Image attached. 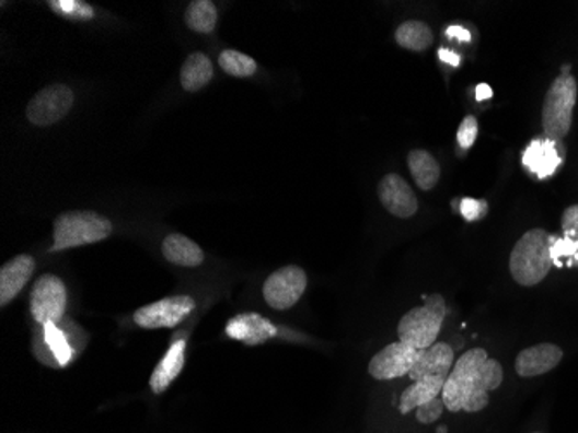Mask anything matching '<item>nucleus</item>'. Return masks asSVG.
Instances as JSON below:
<instances>
[{
	"label": "nucleus",
	"instance_id": "nucleus-14",
	"mask_svg": "<svg viewBox=\"0 0 578 433\" xmlns=\"http://www.w3.org/2000/svg\"><path fill=\"white\" fill-rule=\"evenodd\" d=\"M226 335L232 340L255 347L276 337L277 329L269 319H265L261 314L246 313L232 317L226 326Z\"/></svg>",
	"mask_w": 578,
	"mask_h": 433
},
{
	"label": "nucleus",
	"instance_id": "nucleus-35",
	"mask_svg": "<svg viewBox=\"0 0 578 433\" xmlns=\"http://www.w3.org/2000/svg\"><path fill=\"white\" fill-rule=\"evenodd\" d=\"M532 433H544V432H532Z\"/></svg>",
	"mask_w": 578,
	"mask_h": 433
},
{
	"label": "nucleus",
	"instance_id": "nucleus-6",
	"mask_svg": "<svg viewBox=\"0 0 578 433\" xmlns=\"http://www.w3.org/2000/svg\"><path fill=\"white\" fill-rule=\"evenodd\" d=\"M67 304V286L58 276H41L30 295V308L35 321L42 326L58 325L65 316Z\"/></svg>",
	"mask_w": 578,
	"mask_h": 433
},
{
	"label": "nucleus",
	"instance_id": "nucleus-9",
	"mask_svg": "<svg viewBox=\"0 0 578 433\" xmlns=\"http://www.w3.org/2000/svg\"><path fill=\"white\" fill-rule=\"evenodd\" d=\"M74 97L70 87L62 84L49 85L35 94L26 106V117L38 127H49L67 117Z\"/></svg>",
	"mask_w": 578,
	"mask_h": 433
},
{
	"label": "nucleus",
	"instance_id": "nucleus-4",
	"mask_svg": "<svg viewBox=\"0 0 578 433\" xmlns=\"http://www.w3.org/2000/svg\"><path fill=\"white\" fill-rule=\"evenodd\" d=\"M577 80L571 75H559L551 84L542 106L544 138L562 141L570 132L574 109L577 105Z\"/></svg>",
	"mask_w": 578,
	"mask_h": 433
},
{
	"label": "nucleus",
	"instance_id": "nucleus-8",
	"mask_svg": "<svg viewBox=\"0 0 578 433\" xmlns=\"http://www.w3.org/2000/svg\"><path fill=\"white\" fill-rule=\"evenodd\" d=\"M195 301L190 296H169L163 301L137 308L134 321L144 329L175 328L195 311Z\"/></svg>",
	"mask_w": 578,
	"mask_h": 433
},
{
	"label": "nucleus",
	"instance_id": "nucleus-32",
	"mask_svg": "<svg viewBox=\"0 0 578 433\" xmlns=\"http://www.w3.org/2000/svg\"><path fill=\"white\" fill-rule=\"evenodd\" d=\"M438 58L446 61L447 65H452V67H458L459 61H461V58L455 52L447 49L438 50Z\"/></svg>",
	"mask_w": 578,
	"mask_h": 433
},
{
	"label": "nucleus",
	"instance_id": "nucleus-29",
	"mask_svg": "<svg viewBox=\"0 0 578 433\" xmlns=\"http://www.w3.org/2000/svg\"><path fill=\"white\" fill-rule=\"evenodd\" d=\"M488 204L487 201L475 200V198H464L461 201V213H463L466 221H479L487 215Z\"/></svg>",
	"mask_w": 578,
	"mask_h": 433
},
{
	"label": "nucleus",
	"instance_id": "nucleus-25",
	"mask_svg": "<svg viewBox=\"0 0 578 433\" xmlns=\"http://www.w3.org/2000/svg\"><path fill=\"white\" fill-rule=\"evenodd\" d=\"M42 342L46 343L47 349H49L50 354H53V358H55V361L59 366H65V364L70 363L73 350H71L67 337H65V333H62L58 326H44V337H42Z\"/></svg>",
	"mask_w": 578,
	"mask_h": 433
},
{
	"label": "nucleus",
	"instance_id": "nucleus-24",
	"mask_svg": "<svg viewBox=\"0 0 578 433\" xmlns=\"http://www.w3.org/2000/svg\"><path fill=\"white\" fill-rule=\"evenodd\" d=\"M219 65L228 75L235 77V79H246V77L255 75L256 71L255 59L234 49L222 50Z\"/></svg>",
	"mask_w": 578,
	"mask_h": 433
},
{
	"label": "nucleus",
	"instance_id": "nucleus-22",
	"mask_svg": "<svg viewBox=\"0 0 578 433\" xmlns=\"http://www.w3.org/2000/svg\"><path fill=\"white\" fill-rule=\"evenodd\" d=\"M395 40L398 46L414 52H421V50L430 49L434 44V32L425 22H417V20H409V22L402 23L395 32Z\"/></svg>",
	"mask_w": 578,
	"mask_h": 433
},
{
	"label": "nucleus",
	"instance_id": "nucleus-21",
	"mask_svg": "<svg viewBox=\"0 0 578 433\" xmlns=\"http://www.w3.org/2000/svg\"><path fill=\"white\" fill-rule=\"evenodd\" d=\"M407 165H409L414 180L423 191H430L440 180V165L434 159V154L428 153V151H411L409 156H407Z\"/></svg>",
	"mask_w": 578,
	"mask_h": 433
},
{
	"label": "nucleus",
	"instance_id": "nucleus-23",
	"mask_svg": "<svg viewBox=\"0 0 578 433\" xmlns=\"http://www.w3.org/2000/svg\"><path fill=\"white\" fill-rule=\"evenodd\" d=\"M217 8L210 0H195L186 9L184 22L196 34H211L217 26Z\"/></svg>",
	"mask_w": 578,
	"mask_h": 433
},
{
	"label": "nucleus",
	"instance_id": "nucleus-28",
	"mask_svg": "<svg viewBox=\"0 0 578 433\" xmlns=\"http://www.w3.org/2000/svg\"><path fill=\"white\" fill-rule=\"evenodd\" d=\"M476 136H478V120L475 117H466L463 124L459 126L458 142L463 150H470L475 144Z\"/></svg>",
	"mask_w": 578,
	"mask_h": 433
},
{
	"label": "nucleus",
	"instance_id": "nucleus-1",
	"mask_svg": "<svg viewBox=\"0 0 578 433\" xmlns=\"http://www.w3.org/2000/svg\"><path fill=\"white\" fill-rule=\"evenodd\" d=\"M505 382L499 361L488 358L485 349H471L455 361L443 385L442 399L452 412H478L490 402V391Z\"/></svg>",
	"mask_w": 578,
	"mask_h": 433
},
{
	"label": "nucleus",
	"instance_id": "nucleus-26",
	"mask_svg": "<svg viewBox=\"0 0 578 433\" xmlns=\"http://www.w3.org/2000/svg\"><path fill=\"white\" fill-rule=\"evenodd\" d=\"M49 8L59 16L70 17L73 22H91L94 9L82 0H53Z\"/></svg>",
	"mask_w": 578,
	"mask_h": 433
},
{
	"label": "nucleus",
	"instance_id": "nucleus-33",
	"mask_svg": "<svg viewBox=\"0 0 578 433\" xmlns=\"http://www.w3.org/2000/svg\"><path fill=\"white\" fill-rule=\"evenodd\" d=\"M488 97H492V89L488 87L487 84H479L478 87H476V100L485 101L488 100Z\"/></svg>",
	"mask_w": 578,
	"mask_h": 433
},
{
	"label": "nucleus",
	"instance_id": "nucleus-12",
	"mask_svg": "<svg viewBox=\"0 0 578 433\" xmlns=\"http://www.w3.org/2000/svg\"><path fill=\"white\" fill-rule=\"evenodd\" d=\"M565 358L562 347L544 342L521 350L515 361V371L520 378H537L558 367Z\"/></svg>",
	"mask_w": 578,
	"mask_h": 433
},
{
	"label": "nucleus",
	"instance_id": "nucleus-19",
	"mask_svg": "<svg viewBox=\"0 0 578 433\" xmlns=\"http://www.w3.org/2000/svg\"><path fill=\"white\" fill-rule=\"evenodd\" d=\"M163 255L169 262L182 267H198L205 260V254L193 239L184 234H170L162 246Z\"/></svg>",
	"mask_w": 578,
	"mask_h": 433
},
{
	"label": "nucleus",
	"instance_id": "nucleus-27",
	"mask_svg": "<svg viewBox=\"0 0 578 433\" xmlns=\"http://www.w3.org/2000/svg\"><path fill=\"white\" fill-rule=\"evenodd\" d=\"M443 409H446V402H443L442 396L435 397V399L428 400L426 405L416 409V420L423 425H430L442 417Z\"/></svg>",
	"mask_w": 578,
	"mask_h": 433
},
{
	"label": "nucleus",
	"instance_id": "nucleus-15",
	"mask_svg": "<svg viewBox=\"0 0 578 433\" xmlns=\"http://www.w3.org/2000/svg\"><path fill=\"white\" fill-rule=\"evenodd\" d=\"M35 271L32 255H18L0 269V305L11 304L26 286Z\"/></svg>",
	"mask_w": 578,
	"mask_h": 433
},
{
	"label": "nucleus",
	"instance_id": "nucleus-17",
	"mask_svg": "<svg viewBox=\"0 0 578 433\" xmlns=\"http://www.w3.org/2000/svg\"><path fill=\"white\" fill-rule=\"evenodd\" d=\"M186 363V340H178L170 347L165 358L154 367L153 375L149 378V387L153 394H163L181 375L182 367Z\"/></svg>",
	"mask_w": 578,
	"mask_h": 433
},
{
	"label": "nucleus",
	"instance_id": "nucleus-20",
	"mask_svg": "<svg viewBox=\"0 0 578 433\" xmlns=\"http://www.w3.org/2000/svg\"><path fill=\"white\" fill-rule=\"evenodd\" d=\"M211 79H213V65L203 52L190 55L182 65L181 84L184 91L198 92L199 89L207 87Z\"/></svg>",
	"mask_w": 578,
	"mask_h": 433
},
{
	"label": "nucleus",
	"instance_id": "nucleus-16",
	"mask_svg": "<svg viewBox=\"0 0 578 433\" xmlns=\"http://www.w3.org/2000/svg\"><path fill=\"white\" fill-rule=\"evenodd\" d=\"M454 367V349L449 343L437 342L428 349L419 350L416 364L411 370L409 378H426V376H449Z\"/></svg>",
	"mask_w": 578,
	"mask_h": 433
},
{
	"label": "nucleus",
	"instance_id": "nucleus-5",
	"mask_svg": "<svg viewBox=\"0 0 578 433\" xmlns=\"http://www.w3.org/2000/svg\"><path fill=\"white\" fill-rule=\"evenodd\" d=\"M113 224L95 212H67L55 222L53 251L68 250L77 246L92 245L112 236Z\"/></svg>",
	"mask_w": 578,
	"mask_h": 433
},
{
	"label": "nucleus",
	"instance_id": "nucleus-7",
	"mask_svg": "<svg viewBox=\"0 0 578 433\" xmlns=\"http://www.w3.org/2000/svg\"><path fill=\"white\" fill-rule=\"evenodd\" d=\"M307 290V274L302 267L277 269L264 283V299L276 311H288L298 304Z\"/></svg>",
	"mask_w": 578,
	"mask_h": 433
},
{
	"label": "nucleus",
	"instance_id": "nucleus-3",
	"mask_svg": "<svg viewBox=\"0 0 578 433\" xmlns=\"http://www.w3.org/2000/svg\"><path fill=\"white\" fill-rule=\"evenodd\" d=\"M447 307L442 295L425 296V305L413 308L398 323V340L416 350L437 343L446 319Z\"/></svg>",
	"mask_w": 578,
	"mask_h": 433
},
{
	"label": "nucleus",
	"instance_id": "nucleus-10",
	"mask_svg": "<svg viewBox=\"0 0 578 433\" xmlns=\"http://www.w3.org/2000/svg\"><path fill=\"white\" fill-rule=\"evenodd\" d=\"M419 350L405 346L401 340L380 350L369 363V375L374 379H395L409 375L416 364Z\"/></svg>",
	"mask_w": 578,
	"mask_h": 433
},
{
	"label": "nucleus",
	"instance_id": "nucleus-31",
	"mask_svg": "<svg viewBox=\"0 0 578 433\" xmlns=\"http://www.w3.org/2000/svg\"><path fill=\"white\" fill-rule=\"evenodd\" d=\"M447 37H455L459 38V40H463V43H470L471 40L470 32H467L466 28H463V26H449V28H447Z\"/></svg>",
	"mask_w": 578,
	"mask_h": 433
},
{
	"label": "nucleus",
	"instance_id": "nucleus-18",
	"mask_svg": "<svg viewBox=\"0 0 578 433\" xmlns=\"http://www.w3.org/2000/svg\"><path fill=\"white\" fill-rule=\"evenodd\" d=\"M446 376H426V378L413 382L411 387L405 388L401 399H398V412L409 414L413 409L426 405L428 400L442 396Z\"/></svg>",
	"mask_w": 578,
	"mask_h": 433
},
{
	"label": "nucleus",
	"instance_id": "nucleus-13",
	"mask_svg": "<svg viewBox=\"0 0 578 433\" xmlns=\"http://www.w3.org/2000/svg\"><path fill=\"white\" fill-rule=\"evenodd\" d=\"M378 196L384 209L398 219H409L419 209L413 188L398 174L384 175L378 186Z\"/></svg>",
	"mask_w": 578,
	"mask_h": 433
},
{
	"label": "nucleus",
	"instance_id": "nucleus-30",
	"mask_svg": "<svg viewBox=\"0 0 578 433\" xmlns=\"http://www.w3.org/2000/svg\"><path fill=\"white\" fill-rule=\"evenodd\" d=\"M563 236L578 242V204H571L562 215Z\"/></svg>",
	"mask_w": 578,
	"mask_h": 433
},
{
	"label": "nucleus",
	"instance_id": "nucleus-11",
	"mask_svg": "<svg viewBox=\"0 0 578 433\" xmlns=\"http://www.w3.org/2000/svg\"><path fill=\"white\" fill-rule=\"evenodd\" d=\"M565 148L562 141L553 139L537 138L530 142L529 148L524 150L523 163L537 179H547L551 175L556 174L558 168L565 162Z\"/></svg>",
	"mask_w": 578,
	"mask_h": 433
},
{
	"label": "nucleus",
	"instance_id": "nucleus-34",
	"mask_svg": "<svg viewBox=\"0 0 578 433\" xmlns=\"http://www.w3.org/2000/svg\"><path fill=\"white\" fill-rule=\"evenodd\" d=\"M570 269H578V248L575 251L574 259H571Z\"/></svg>",
	"mask_w": 578,
	"mask_h": 433
},
{
	"label": "nucleus",
	"instance_id": "nucleus-2",
	"mask_svg": "<svg viewBox=\"0 0 578 433\" xmlns=\"http://www.w3.org/2000/svg\"><path fill=\"white\" fill-rule=\"evenodd\" d=\"M551 238L553 234L535 227L518 239L509 255V272L520 286H537L553 271Z\"/></svg>",
	"mask_w": 578,
	"mask_h": 433
}]
</instances>
